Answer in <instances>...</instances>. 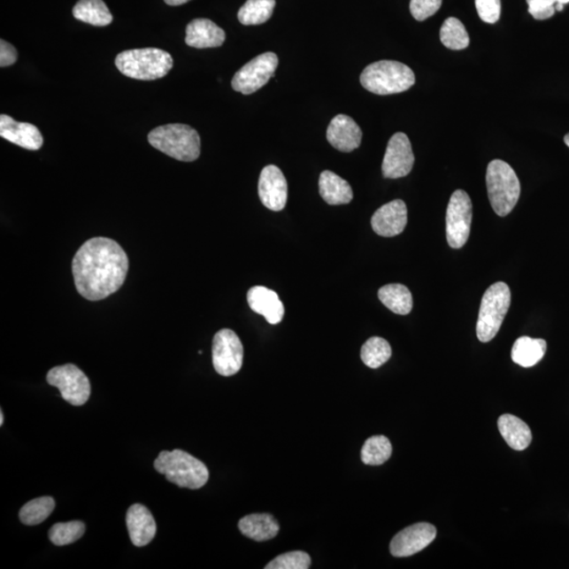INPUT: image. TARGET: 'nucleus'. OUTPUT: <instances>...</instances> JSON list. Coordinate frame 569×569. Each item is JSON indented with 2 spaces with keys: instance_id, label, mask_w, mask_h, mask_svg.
<instances>
[{
  "instance_id": "1",
  "label": "nucleus",
  "mask_w": 569,
  "mask_h": 569,
  "mask_svg": "<svg viewBox=\"0 0 569 569\" xmlns=\"http://www.w3.org/2000/svg\"><path fill=\"white\" fill-rule=\"evenodd\" d=\"M129 258L119 242L93 237L76 252L72 263L77 291L89 301H101L125 283Z\"/></svg>"
},
{
  "instance_id": "2",
  "label": "nucleus",
  "mask_w": 569,
  "mask_h": 569,
  "mask_svg": "<svg viewBox=\"0 0 569 569\" xmlns=\"http://www.w3.org/2000/svg\"><path fill=\"white\" fill-rule=\"evenodd\" d=\"M154 468L164 474L169 482L182 488H202L209 480L205 464L181 450L160 452L154 461Z\"/></svg>"
},
{
  "instance_id": "3",
  "label": "nucleus",
  "mask_w": 569,
  "mask_h": 569,
  "mask_svg": "<svg viewBox=\"0 0 569 569\" xmlns=\"http://www.w3.org/2000/svg\"><path fill=\"white\" fill-rule=\"evenodd\" d=\"M121 74L138 81L163 79L173 68V58L168 52L157 48L128 50L115 59Z\"/></svg>"
},
{
  "instance_id": "4",
  "label": "nucleus",
  "mask_w": 569,
  "mask_h": 569,
  "mask_svg": "<svg viewBox=\"0 0 569 569\" xmlns=\"http://www.w3.org/2000/svg\"><path fill=\"white\" fill-rule=\"evenodd\" d=\"M148 141L158 150L181 162H195L201 154V137L188 125L160 126L149 134Z\"/></svg>"
},
{
  "instance_id": "5",
  "label": "nucleus",
  "mask_w": 569,
  "mask_h": 569,
  "mask_svg": "<svg viewBox=\"0 0 569 569\" xmlns=\"http://www.w3.org/2000/svg\"><path fill=\"white\" fill-rule=\"evenodd\" d=\"M360 81L367 91L378 96H390L410 90L416 82V76L404 64L381 60L365 68Z\"/></svg>"
},
{
  "instance_id": "6",
  "label": "nucleus",
  "mask_w": 569,
  "mask_h": 569,
  "mask_svg": "<svg viewBox=\"0 0 569 569\" xmlns=\"http://www.w3.org/2000/svg\"><path fill=\"white\" fill-rule=\"evenodd\" d=\"M486 186L491 207L499 217H506L516 207L520 197V181L511 167L501 159L490 162L486 173Z\"/></svg>"
},
{
  "instance_id": "7",
  "label": "nucleus",
  "mask_w": 569,
  "mask_h": 569,
  "mask_svg": "<svg viewBox=\"0 0 569 569\" xmlns=\"http://www.w3.org/2000/svg\"><path fill=\"white\" fill-rule=\"evenodd\" d=\"M511 289L499 281L486 290L481 303L477 323V336L482 342H488L499 333L503 320L511 306Z\"/></svg>"
},
{
  "instance_id": "8",
  "label": "nucleus",
  "mask_w": 569,
  "mask_h": 569,
  "mask_svg": "<svg viewBox=\"0 0 569 569\" xmlns=\"http://www.w3.org/2000/svg\"><path fill=\"white\" fill-rule=\"evenodd\" d=\"M473 222V204L464 190L452 193L446 213V235L449 244L460 250L468 241Z\"/></svg>"
},
{
  "instance_id": "9",
  "label": "nucleus",
  "mask_w": 569,
  "mask_h": 569,
  "mask_svg": "<svg viewBox=\"0 0 569 569\" xmlns=\"http://www.w3.org/2000/svg\"><path fill=\"white\" fill-rule=\"evenodd\" d=\"M47 381L50 385L58 388L63 399L71 405L81 406L89 400L90 381L73 364L52 368L47 374Z\"/></svg>"
},
{
  "instance_id": "10",
  "label": "nucleus",
  "mask_w": 569,
  "mask_h": 569,
  "mask_svg": "<svg viewBox=\"0 0 569 569\" xmlns=\"http://www.w3.org/2000/svg\"><path fill=\"white\" fill-rule=\"evenodd\" d=\"M278 65L279 58L275 53L267 52L258 55L236 72L231 81L232 88L244 96H250L268 84L270 79L274 76Z\"/></svg>"
},
{
  "instance_id": "11",
  "label": "nucleus",
  "mask_w": 569,
  "mask_h": 569,
  "mask_svg": "<svg viewBox=\"0 0 569 569\" xmlns=\"http://www.w3.org/2000/svg\"><path fill=\"white\" fill-rule=\"evenodd\" d=\"M244 358V348L235 331L219 330L213 338L212 361L215 372L231 377L240 372Z\"/></svg>"
},
{
  "instance_id": "12",
  "label": "nucleus",
  "mask_w": 569,
  "mask_h": 569,
  "mask_svg": "<svg viewBox=\"0 0 569 569\" xmlns=\"http://www.w3.org/2000/svg\"><path fill=\"white\" fill-rule=\"evenodd\" d=\"M414 156L410 138L405 134H396L386 149L382 173L386 179H401L410 174L413 168Z\"/></svg>"
},
{
  "instance_id": "13",
  "label": "nucleus",
  "mask_w": 569,
  "mask_h": 569,
  "mask_svg": "<svg viewBox=\"0 0 569 569\" xmlns=\"http://www.w3.org/2000/svg\"><path fill=\"white\" fill-rule=\"evenodd\" d=\"M436 529L429 523H417L401 530L391 540L390 552L396 557H411L427 547L435 539Z\"/></svg>"
},
{
  "instance_id": "14",
  "label": "nucleus",
  "mask_w": 569,
  "mask_h": 569,
  "mask_svg": "<svg viewBox=\"0 0 569 569\" xmlns=\"http://www.w3.org/2000/svg\"><path fill=\"white\" fill-rule=\"evenodd\" d=\"M258 196L263 205L273 211L283 210L288 198V185L279 167L266 165L258 180Z\"/></svg>"
},
{
  "instance_id": "15",
  "label": "nucleus",
  "mask_w": 569,
  "mask_h": 569,
  "mask_svg": "<svg viewBox=\"0 0 569 569\" xmlns=\"http://www.w3.org/2000/svg\"><path fill=\"white\" fill-rule=\"evenodd\" d=\"M407 225L406 204L401 200L392 201L379 208L372 219L375 234L392 237L402 234Z\"/></svg>"
},
{
  "instance_id": "16",
  "label": "nucleus",
  "mask_w": 569,
  "mask_h": 569,
  "mask_svg": "<svg viewBox=\"0 0 569 569\" xmlns=\"http://www.w3.org/2000/svg\"><path fill=\"white\" fill-rule=\"evenodd\" d=\"M362 130L350 116L336 115L327 129V140L331 146L342 152H351L360 147Z\"/></svg>"
},
{
  "instance_id": "17",
  "label": "nucleus",
  "mask_w": 569,
  "mask_h": 569,
  "mask_svg": "<svg viewBox=\"0 0 569 569\" xmlns=\"http://www.w3.org/2000/svg\"><path fill=\"white\" fill-rule=\"evenodd\" d=\"M0 136L27 150H40L43 138L37 127L29 123H19L9 115L0 116Z\"/></svg>"
},
{
  "instance_id": "18",
  "label": "nucleus",
  "mask_w": 569,
  "mask_h": 569,
  "mask_svg": "<svg viewBox=\"0 0 569 569\" xmlns=\"http://www.w3.org/2000/svg\"><path fill=\"white\" fill-rule=\"evenodd\" d=\"M126 522L132 543L135 546H146L156 537L157 522L146 506L142 504L130 506L127 511Z\"/></svg>"
},
{
  "instance_id": "19",
  "label": "nucleus",
  "mask_w": 569,
  "mask_h": 569,
  "mask_svg": "<svg viewBox=\"0 0 569 569\" xmlns=\"http://www.w3.org/2000/svg\"><path fill=\"white\" fill-rule=\"evenodd\" d=\"M247 300L252 311L261 314L269 324L278 325L283 319L285 308L275 291L263 286L252 287Z\"/></svg>"
},
{
  "instance_id": "20",
  "label": "nucleus",
  "mask_w": 569,
  "mask_h": 569,
  "mask_svg": "<svg viewBox=\"0 0 569 569\" xmlns=\"http://www.w3.org/2000/svg\"><path fill=\"white\" fill-rule=\"evenodd\" d=\"M186 43L196 49L218 48L226 41V33L206 19L192 20L186 27Z\"/></svg>"
},
{
  "instance_id": "21",
  "label": "nucleus",
  "mask_w": 569,
  "mask_h": 569,
  "mask_svg": "<svg viewBox=\"0 0 569 569\" xmlns=\"http://www.w3.org/2000/svg\"><path fill=\"white\" fill-rule=\"evenodd\" d=\"M241 533L247 538L264 542L278 535L280 525L273 516L269 513H252L241 519L239 522Z\"/></svg>"
},
{
  "instance_id": "22",
  "label": "nucleus",
  "mask_w": 569,
  "mask_h": 569,
  "mask_svg": "<svg viewBox=\"0 0 569 569\" xmlns=\"http://www.w3.org/2000/svg\"><path fill=\"white\" fill-rule=\"evenodd\" d=\"M319 187L320 196L329 205H346L352 201L353 192L350 182L331 171L320 173Z\"/></svg>"
},
{
  "instance_id": "23",
  "label": "nucleus",
  "mask_w": 569,
  "mask_h": 569,
  "mask_svg": "<svg viewBox=\"0 0 569 569\" xmlns=\"http://www.w3.org/2000/svg\"><path fill=\"white\" fill-rule=\"evenodd\" d=\"M498 427L503 438L512 450H524L532 443V430L521 419L512 414H503L499 418Z\"/></svg>"
},
{
  "instance_id": "24",
  "label": "nucleus",
  "mask_w": 569,
  "mask_h": 569,
  "mask_svg": "<svg viewBox=\"0 0 569 569\" xmlns=\"http://www.w3.org/2000/svg\"><path fill=\"white\" fill-rule=\"evenodd\" d=\"M546 350L547 342L544 340L522 336L512 346L511 358L524 368L533 367L542 360Z\"/></svg>"
},
{
  "instance_id": "25",
  "label": "nucleus",
  "mask_w": 569,
  "mask_h": 569,
  "mask_svg": "<svg viewBox=\"0 0 569 569\" xmlns=\"http://www.w3.org/2000/svg\"><path fill=\"white\" fill-rule=\"evenodd\" d=\"M73 16L82 23L106 27L112 23L113 16L103 0H80L73 9Z\"/></svg>"
},
{
  "instance_id": "26",
  "label": "nucleus",
  "mask_w": 569,
  "mask_h": 569,
  "mask_svg": "<svg viewBox=\"0 0 569 569\" xmlns=\"http://www.w3.org/2000/svg\"><path fill=\"white\" fill-rule=\"evenodd\" d=\"M378 295L380 301L392 312L406 316L412 311V296L410 289L404 285H386L379 290Z\"/></svg>"
},
{
  "instance_id": "27",
  "label": "nucleus",
  "mask_w": 569,
  "mask_h": 569,
  "mask_svg": "<svg viewBox=\"0 0 569 569\" xmlns=\"http://www.w3.org/2000/svg\"><path fill=\"white\" fill-rule=\"evenodd\" d=\"M275 0H247L239 11L237 18L244 26H257L272 19Z\"/></svg>"
},
{
  "instance_id": "28",
  "label": "nucleus",
  "mask_w": 569,
  "mask_h": 569,
  "mask_svg": "<svg viewBox=\"0 0 569 569\" xmlns=\"http://www.w3.org/2000/svg\"><path fill=\"white\" fill-rule=\"evenodd\" d=\"M392 454L390 441L384 435L370 436L365 442L361 451V458L366 465H382L389 460Z\"/></svg>"
},
{
  "instance_id": "29",
  "label": "nucleus",
  "mask_w": 569,
  "mask_h": 569,
  "mask_svg": "<svg viewBox=\"0 0 569 569\" xmlns=\"http://www.w3.org/2000/svg\"><path fill=\"white\" fill-rule=\"evenodd\" d=\"M55 508V501L52 496H42L27 502L19 511L20 521L25 525L35 527L46 521Z\"/></svg>"
},
{
  "instance_id": "30",
  "label": "nucleus",
  "mask_w": 569,
  "mask_h": 569,
  "mask_svg": "<svg viewBox=\"0 0 569 569\" xmlns=\"http://www.w3.org/2000/svg\"><path fill=\"white\" fill-rule=\"evenodd\" d=\"M391 347L389 342L379 336L370 338L362 347L361 358L366 366L377 369L391 358Z\"/></svg>"
},
{
  "instance_id": "31",
  "label": "nucleus",
  "mask_w": 569,
  "mask_h": 569,
  "mask_svg": "<svg viewBox=\"0 0 569 569\" xmlns=\"http://www.w3.org/2000/svg\"><path fill=\"white\" fill-rule=\"evenodd\" d=\"M442 43L450 50H463L469 46V35L465 27L455 18L447 19L441 27Z\"/></svg>"
},
{
  "instance_id": "32",
  "label": "nucleus",
  "mask_w": 569,
  "mask_h": 569,
  "mask_svg": "<svg viewBox=\"0 0 569 569\" xmlns=\"http://www.w3.org/2000/svg\"><path fill=\"white\" fill-rule=\"evenodd\" d=\"M85 532V524L81 521L58 523L49 530V538L54 545L64 546L76 542Z\"/></svg>"
},
{
  "instance_id": "33",
  "label": "nucleus",
  "mask_w": 569,
  "mask_h": 569,
  "mask_svg": "<svg viewBox=\"0 0 569 569\" xmlns=\"http://www.w3.org/2000/svg\"><path fill=\"white\" fill-rule=\"evenodd\" d=\"M311 556L305 551L296 550L286 552V554L276 557L269 563L266 569H308L311 568Z\"/></svg>"
},
{
  "instance_id": "34",
  "label": "nucleus",
  "mask_w": 569,
  "mask_h": 569,
  "mask_svg": "<svg viewBox=\"0 0 569 569\" xmlns=\"http://www.w3.org/2000/svg\"><path fill=\"white\" fill-rule=\"evenodd\" d=\"M528 12L534 19H549L556 13L557 4H566L569 0H527Z\"/></svg>"
},
{
  "instance_id": "35",
  "label": "nucleus",
  "mask_w": 569,
  "mask_h": 569,
  "mask_svg": "<svg viewBox=\"0 0 569 569\" xmlns=\"http://www.w3.org/2000/svg\"><path fill=\"white\" fill-rule=\"evenodd\" d=\"M442 0H411V12L414 19L423 21L440 10Z\"/></svg>"
},
{
  "instance_id": "36",
  "label": "nucleus",
  "mask_w": 569,
  "mask_h": 569,
  "mask_svg": "<svg viewBox=\"0 0 569 569\" xmlns=\"http://www.w3.org/2000/svg\"><path fill=\"white\" fill-rule=\"evenodd\" d=\"M480 19L488 24H496L501 16V0H476Z\"/></svg>"
},
{
  "instance_id": "37",
  "label": "nucleus",
  "mask_w": 569,
  "mask_h": 569,
  "mask_svg": "<svg viewBox=\"0 0 569 569\" xmlns=\"http://www.w3.org/2000/svg\"><path fill=\"white\" fill-rule=\"evenodd\" d=\"M18 51L11 43L4 40L0 41V65L2 68L14 65L18 60Z\"/></svg>"
},
{
  "instance_id": "38",
  "label": "nucleus",
  "mask_w": 569,
  "mask_h": 569,
  "mask_svg": "<svg viewBox=\"0 0 569 569\" xmlns=\"http://www.w3.org/2000/svg\"><path fill=\"white\" fill-rule=\"evenodd\" d=\"M188 2H190V0H165V3L169 5H181Z\"/></svg>"
},
{
  "instance_id": "39",
  "label": "nucleus",
  "mask_w": 569,
  "mask_h": 569,
  "mask_svg": "<svg viewBox=\"0 0 569 569\" xmlns=\"http://www.w3.org/2000/svg\"><path fill=\"white\" fill-rule=\"evenodd\" d=\"M0 425H2V427L4 425V412H3V411H0Z\"/></svg>"
},
{
  "instance_id": "40",
  "label": "nucleus",
  "mask_w": 569,
  "mask_h": 569,
  "mask_svg": "<svg viewBox=\"0 0 569 569\" xmlns=\"http://www.w3.org/2000/svg\"><path fill=\"white\" fill-rule=\"evenodd\" d=\"M565 143H566V145L569 147V134L565 135Z\"/></svg>"
}]
</instances>
